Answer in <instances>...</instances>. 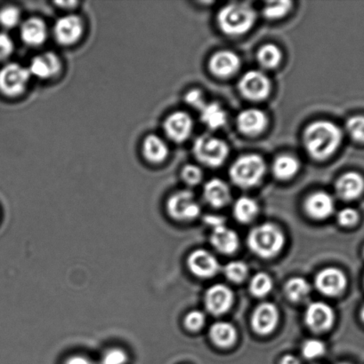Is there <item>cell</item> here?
I'll use <instances>...</instances> for the list:
<instances>
[{
  "mask_svg": "<svg viewBox=\"0 0 364 364\" xmlns=\"http://www.w3.org/2000/svg\"><path fill=\"white\" fill-rule=\"evenodd\" d=\"M343 132L338 124L328 120L309 124L303 134V144L310 158L326 161L340 147Z\"/></svg>",
  "mask_w": 364,
  "mask_h": 364,
  "instance_id": "obj_1",
  "label": "cell"
},
{
  "mask_svg": "<svg viewBox=\"0 0 364 364\" xmlns=\"http://www.w3.org/2000/svg\"><path fill=\"white\" fill-rule=\"evenodd\" d=\"M217 21L224 34L239 37L248 33L254 26L256 13L249 3H230L220 9Z\"/></svg>",
  "mask_w": 364,
  "mask_h": 364,
  "instance_id": "obj_2",
  "label": "cell"
},
{
  "mask_svg": "<svg viewBox=\"0 0 364 364\" xmlns=\"http://www.w3.org/2000/svg\"><path fill=\"white\" fill-rule=\"evenodd\" d=\"M284 245V234L276 225L264 223L249 232V247L261 258L270 259L279 255Z\"/></svg>",
  "mask_w": 364,
  "mask_h": 364,
  "instance_id": "obj_3",
  "label": "cell"
},
{
  "mask_svg": "<svg viewBox=\"0 0 364 364\" xmlns=\"http://www.w3.org/2000/svg\"><path fill=\"white\" fill-rule=\"evenodd\" d=\"M266 162L256 154L241 156L230 167L229 176L237 187L251 188L258 186L265 176Z\"/></svg>",
  "mask_w": 364,
  "mask_h": 364,
  "instance_id": "obj_4",
  "label": "cell"
},
{
  "mask_svg": "<svg viewBox=\"0 0 364 364\" xmlns=\"http://www.w3.org/2000/svg\"><path fill=\"white\" fill-rule=\"evenodd\" d=\"M226 141L209 134H203L194 141L192 152L202 165L217 168L223 165L229 155Z\"/></svg>",
  "mask_w": 364,
  "mask_h": 364,
  "instance_id": "obj_5",
  "label": "cell"
},
{
  "mask_svg": "<svg viewBox=\"0 0 364 364\" xmlns=\"http://www.w3.org/2000/svg\"><path fill=\"white\" fill-rule=\"evenodd\" d=\"M238 90L242 97L251 102H262L272 90L269 77L262 71L249 70L239 80Z\"/></svg>",
  "mask_w": 364,
  "mask_h": 364,
  "instance_id": "obj_6",
  "label": "cell"
},
{
  "mask_svg": "<svg viewBox=\"0 0 364 364\" xmlns=\"http://www.w3.org/2000/svg\"><path fill=\"white\" fill-rule=\"evenodd\" d=\"M31 76L27 68L18 63L7 64L0 70V91L9 97H16L26 89Z\"/></svg>",
  "mask_w": 364,
  "mask_h": 364,
  "instance_id": "obj_7",
  "label": "cell"
},
{
  "mask_svg": "<svg viewBox=\"0 0 364 364\" xmlns=\"http://www.w3.org/2000/svg\"><path fill=\"white\" fill-rule=\"evenodd\" d=\"M167 210L174 220L190 221L199 215L201 207L191 191H180L175 193L167 200Z\"/></svg>",
  "mask_w": 364,
  "mask_h": 364,
  "instance_id": "obj_8",
  "label": "cell"
},
{
  "mask_svg": "<svg viewBox=\"0 0 364 364\" xmlns=\"http://www.w3.org/2000/svg\"><path fill=\"white\" fill-rule=\"evenodd\" d=\"M305 322L315 333H326L335 323L334 310L326 303L313 302L306 310Z\"/></svg>",
  "mask_w": 364,
  "mask_h": 364,
  "instance_id": "obj_9",
  "label": "cell"
},
{
  "mask_svg": "<svg viewBox=\"0 0 364 364\" xmlns=\"http://www.w3.org/2000/svg\"><path fill=\"white\" fill-rule=\"evenodd\" d=\"M240 56L230 50H222L212 56L209 60V69L214 77L227 80L234 76L241 69Z\"/></svg>",
  "mask_w": 364,
  "mask_h": 364,
  "instance_id": "obj_10",
  "label": "cell"
},
{
  "mask_svg": "<svg viewBox=\"0 0 364 364\" xmlns=\"http://www.w3.org/2000/svg\"><path fill=\"white\" fill-rule=\"evenodd\" d=\"M347 285V277L336 267H328L320 271L316 277L317 290L330 297H336L343 294Z\"/></svg>",
  "mask_w": 364,
  "mask_h": 364,
  "instance_id": "obj_11",
  "label": "cell"
},
{
  "mask_svg": "<svg viewBox=\"0 0 364 364\" xmlns=\"http://www.w3.org/2000/svg\"><path fill=\"white\" fill-rule=\"evenodd\" d=\"M279 311L273 303L264 302L256 306L251 316V326L256 333H272L279 323Z\"/></svg>",
  "mask_w": 364,
  "mask_h": 364,
  "instance_id": "obj_12",
  "label": "cell"
},
{
  "mask_svg": "<svg viewBox=\"0 0 364 364\" xmlns=\"http://www.w3.org/2000/svg\"><path fill=\"white\" fill-rule=\"evenodd\" d=\"M163 127L170 140L176 144H182L191 136L194 130V122L188 113L177 112L167 117Z\"/></svg>",
  "mask_w": 364,
  "mask_h": 364,
  "instance_id": "obj_13",
  "label": "cell"
},
{
  "mask_svg": "<svg viewBox=\"0 0 364 364\" xmlns=\"http://www.w3.org/2000/svg\"><path fill=\"white\" fill-rule=\"evenodd\" d=\"M234 301V292L227 285L217 284L206 291V309L213 316H219L226 314L231 309Z\"/></svg>",
  "mask_w": 364,
  "mask_h": 364,
  "instance_id": "obj_14",
  "label": "cell"
},
{
  "mask_svg": "<svg viewBox=\"0 0 364 364\" xmlns=\"http://www.w3.org/2000/svg\"><path fill=\"white\" fill-rule=\"evenodd\" d=\"M83 21L77 16H67L56 21L53 27V35L56 41L63 46L76 43L83 33Z\"/></svg>",
  "mask_w": 364,
  "mask_h": 364,
  "instance_id": "obj_15",
  "label": "cell"
},
{
  "mask_svg": "<svg viewBox=\"0 0 364 364\" xmlns=\"http://www.w3.org/2000/svg\"><path fill=\"white\" fill-rule=\"evenodd\" d=\"M187 266L194 276L210 278L219 273L220 266L215 256L206 250L199 249L188 257Z\"/></svg>",
  "mask_w": 364,
  "mask_h": 364,
  "instance_id": "obj_16",
  "label": "cell"
},
{
  "mask_svg": "<svg viewBox=\"0 0 364 364\" xmlns=\"http://www.w3.org/2000/svg\"><path fill=\"white\" fill-rule=\"evenodd\" d=\"M239 131L246 136L256 137L265 132L269 119L258 109H248L239 114L236 120Z\"/></svg>",
  "mask_w": 364,
  "mask_h": 364,
  "instance_id": "obj_17",
  "label": "cell"
},
{
  "mask_svg": "<svg viewBox=\"0 0 364 364\" xmlns=\"http://www.w3.org/2000/svg\"><path fill=\"white\" fill-rule=\"evenodd\" d=\"M306 214L313 220H326L334 212L335 203L333 196L326 191H317L310 195L305 201Z\"/></svg>",
  "mask_w": 364,
  "mask_h": 364,
  "instance_id": "obj_18",
  "label": "cell"
},
{
  "mask_svg": "<svg viewBox=\"0 0 364 364\" xmlns=\"http://www.w3.org/2000/svg\"><path fill=\"white\" fill-rule=\"evenodd\" d=\"M337 195L345 201H353L364 192V178L356 172H348L338 178L335 185Z\"/></svg>",
  "mask_w": 364,
  "mask_h": 364,
  "instance_id": "obj_19",
  "label": "cell"
},
{
  "mask_svg": "<svg viewBox=\"0 0 364 364\" xmlns=\"http://www.w3.org/2000/svg\"><path fill=\"white\" fill-rule=\"evenodd\" d=\"M61 62L58 56L53 53H45L34 57L31 60L28 71L31 75L41 78L48 80L58 74L61 70Z\"/></svg>",
  "mask_w": 364,
  "mask_h": 364,
  "instance_id": "obj_20",
  "label": "cell"
},
{
  "mask_svg": "<svg viewBox=\"0 0 364 364\" xmlns=\"http://www.w3.org/2000/svg\"><path fill=\"white\" fill-rule=\"evenodd\" d=\"M210 242L217 251L227 255H233L240 245L236 232L227 228L226 225L213 228Z\"/></svg>",
  "mask_w": 364,
  "mask_h": 364,
  "instance_id": "obj_21",
  "label": "cell"
},
{
  "mask_svg": "<svg viewBox=\"0 0 364 364\" xmlns=\"http://www.w3.org/2000/svg\"><path fill=\"white\" fill-rule=\"evenodd\" d=\"M203 196L205 201L214 208H223L230 202L231 191L224 181L212 179L205 184L203 188Z\"/></svg>",
  "mask_w": 364,
  "mask_h": 364,
  "instance_id": "obj_22",
  "label": "cell"
},
{
  "mask_svg": "<svg viewBox=\"0 0 364 364\" xmlns=\"http://www.w3.org/2000/svg\"><path fill=\"white\" fill-rule=\"evenodd\" d=\"M21 37L25 44L38 46L46 41L48 37V28L44 21L38 18H31L25 21L21 28Z\"/></svg>",
  "mask_w": 364,
  "mask_h": 364,
  "instance_id": "obj_23",
  "label": "cell"
},
{
  "mask_svg": "<svg viewBox=\"0 0 364 364\" xmlns=\"http://www.w3.org/2000/svg\"><path fill=\"white\" fill-rule=\"evenodd\" d=\"M199 114L202 122L210 130L220 129L227 123V113L219 102H207Z\"/></svg>",
  "mask_w": 364,
  "mask_h": 364,
  "instance_id": "obj_24",
  "label": "cell"
},
{
  "mask_svg": "<svg viewBox=\"0 0 364 364\" xmlns=\"http://www.w3.org/2000/svg\"><path fill=\"white\" fill-rule=\"evenodd\" d=\"M142 154L149 162L162 163L169 156V147L162 138L151 134L145 139L142 144Z\"/></svg>",
  "mask_w": 364,
  "mask_h": 364,
  "instance_id": "obj_25",
  "label": "cell"
},
{
  "mask_svg": "<svg viewBox=\"0 0 364 364\" xmlns=\"http://www.w3.org/2000/svg\"><path fill=\"white\" fill-rule=\"evenodd\" d=\"M209 337L217 347L228 348L236 342L237 331L233 324L227 322H217L210 327Z\"/></svg>",
  "mask_w": 364,
  "mask_h": 364,
  "instance_id": "obj_26",
  "label": "cell"
},
{
  "mask_svg": "<svg viewBox=\"0 0 364 364\" xmlns=\"http://www.w3.org/2000/svg\"><path fill=\"white\" fill-rule=\"evenodd\" d=\"M301 164L293 156L281 155L273 163V173L276 179L288 181L297 176Z\"/></svg>",
  "mask_w": 364,
  "mask_h": 364,
  "instance_id": "obj_27",
  "label": "cell"
},
{
  "mask_svg": "<svg viewBox=\"0 0 364 364\" xmlns=\"http://www.w3.org/2000/svg\"><path fill=\"white\" fill-rule=\"evenodd\" d=\"M259 205L254 199L249 196H241L235 202L234 215L239 223H249L259 213Z\"/></svg>",
  "mask_w": 364,
  "mask_h": 364,
  "instance_id": "obj_28",
  "label": "cell"
},
{
  "mask_svg": "<svg viewBox=\"0 0 364 364\" xmlns=\"http://www.w3.org/2000/svg\"><path fill=\"white\" fill-rule=\"evenodd\" d=\"M256 60L265 70L276 69L283 60V53L276 45L266 44L259 48Z\"/></svg>",
  "mask_w": 364,
  "mask_h": 364,
  "instance_id": "obj_29",
  "label": "cell"
},
{
  "mask_svg": "<svg viewBox=\"0 0 364 364\" xmlns=\"http://www.w3.org/2000/svg\"><path fill=\"white\" fill-rule=\"evenodd\" d=\"M311 291V287L303 277H293L285 284V294L290 301L299 302L305 299Z\"/></svg>",
  "mask_w": 364,
  "mask_h": 364,
  "instance_id": "obj_30",
  "label": "cell"
},
{
  "mask_svg": "<svg viewBox=\"0 0 364 364\" xmlns=\"http://www.w3.org/2000/svg\"><path fill=\"white\" fill-rule=\"evenodd\" d=\"M273 289V280L269 274L263 272L258 273L253 277L249 291L255 297L263 298L270 294Z\"/></svg>",
  "mask_w": 364,
  "mask_h": 364,
  "instance_id": "obj_31",
  "label": "cell"
},
{
  "mask_svg": "<svg viewBox=\"0 0 364 364\" xmlns=\"http://www.w3.org/2000/svg\"><path fill=\"white\" fill-rule=\"evenodd\" d=\"M291 1H270L263 9L264 16L266 19L276 21L283 19L291 10Z\"/></svg>",
  "mask_w": 364,
  "mask_h": 364,
  "instance_id": "obj_32",
  "label": "cell"
},
{
  "mask_svg": "<svg viewBox=\"0 0 364 364\" xmlns=\"http://www.w3.org/2000/svg\"><path fill=\"white\" fill-rule=\"evenodd\" d=\"M228 280L234 283H241L249 274V267L244 262H231L224 269Z\"/></svg>",
  "mask_w": 364,
  "mask_h": 364,
  "instance_id": "obj_33",
  "label": "cell"
},
{
  "mask_svg": "<svg viewBox=\"0 0 364 364\" xmlns=\"http://www.w3.org/2000/svg\"><path fill=\"white\" fill-rule=\"evenodd\" d=\"M349 136L358 144H364V116H353L345 124Z\"/></svg>",
  "mask_w": 364,
  "mask_h": 364,
  "instance_id": "obj_34",
  "label": "cell"
},
{
  "mask_svg": "<svg viewBox=\"0 0 364 364\" xmlns=\"http://www.w3.org/2000/svg\"><path fill=\"white\" fill-rule=\"evenodd\" d=\"M21 13L16 6H6L0 10V24L4 28H12L20 23Z\"/></svg>",
  "mask_w": 364,
  "mask_h": 364,
  "instance_id": "obj_35",
  "label": "cell"
},
{
  "mask_svg": "<svg viewBox=\"0 0 364 364\" xmlns=\"http://www.w3.org/2000/svg\"><path fill=\"white\" fill-rule=\"evenodd\" d=\"M326 351V346L322 341L312 340L306 341L303 345L302 353L306 359H316L322 356Z\"/></svg>",
  "mask_w": 364,
  "mask_h": 364,
  "instance_id": "obj_36",
  "label": "cell"
},
{
  "mask_svg": "<svg viewBox=\"0 0 364 364\" xmlns=\"http://www.w3.org/2000/svg\"><path fill=\"white\" fill-rule=\"evenodd\" d=\"M182 179L189 186H196L202 181L203 173L199 166L194 165L185 166L182 170Z\"/></svg>",
  "mask_w": 364,
  "mask_h": 364,
  "instance_id": "obj_37",
  "label": "cell"
},
{
  "mask_svg": "<svg viewBox=\"0 0 364 364\" xmlns=\"http://www.w3.org/2000/svg\"><path fill=\"white\" fill-rule=\"evenodd\" d=\"M206 322V316L204 313L194 310L187 314L184 318V326L187 330L191 331H197L204 326Z\"/></svg>",
  "mask_w": 364,
  "mask_h": 364,
  "instance_id": "obj_38",
  "label": "cell"
},
{
  "mask_svg": "<svg viewBox=\"0 0 364 364\" xmlns=\"http://www.w3.org/2000/svg\"><path fill=\"white\" fill-rule=\"evenodd\" d=\"M127 353L121 348H110L103 354L101 364H127Z\"/></svg>",
  "mask_w": 364,
  "mask_h": 364,
  "instance_id": "obj_39",
  "label": "cell"
},
{
  "mask_svg": "<svg viewBox=\"0 0 364 364\" xmlns=\"http://www.w3.org/2000/svg\"><path fill=\"white\" fill-rule=\"evenodd\" d=\"M338 221L342 227H354L358 223L359 213L358 210L353 208L342 209L340 212L338 213Z\"/></svg>",
  "mask_w": 364,
  "mask_h": 364,
  "instance_id": "obj_40",
  "label": "cell"
},
{
  "mask_svg": "<svg viewBox=\"0 0 364 364\" xmlns=\"http://www.w3.org/2000/svg\"><path fill=\"white\" fill-rule=\"evenodd\" d=\"M184 102L192 108L201 110L206 105L204 95L199 89H192L184 96Z\"/></svg>",
  "mask_w": 364,
  "mask_h": 364,
  "instance_id": "obj_41",
  "label": "cell"
},
{
  "mask_svg": "<svg viewBox=\"0 0 364 364\" xmlns=\"http://www.w3.org/2000/svg\"><path fill=\"white\" fill-rule=\"evenodd\" d=\"M14 51V44L12 39L9 35L0 33V60L9 58Z\"/></svg>",
  "mask_w": 364,
  "mask_h": 364,
  "instance_id": "obj_42",
  "label": "cell"
},
{
  "mask_svg": "<svg viewBox=\"0 0 364 364\" xmlns=\"http://www.w3.org/2000/svg\"><path fill=\"white\" fill-rule=\"evenodd\" d=\"M64 364H98L85 355H73L67 358Z\"/></svg>",
  "mask_w": 364,
  "mask_h": 364,
  "instance_id": "obj_43",
  "label": "cell"
},
{
  "mask_svg": "<svg viewBox=\"0 0 364 364\" xmlns=\"http://www.w3.org/2000/svg\"><path fill=\"white\" fill-rule=\"evenodd\" d=\"M203 220H204L206 224H208L209 226H212L213 228L224 226V219L223 217L207 215Z\"/></svg>",
  "mask_w": 364,
  "mask_h": 364,
  "instance_id": "obj_44",
  "label": "cell"
},
{
  "mask_svg": "<svg viewBox=\"0 0 364 364\" xmlns=\"http://www.w3.org/2000/svg\"><path fill=\"white\" fill-rule=\"evenodd\" d=\"M280 364H301V362L295 355H286L281 358Z\"/></svg>",
  "mask_w": 364,
  "mask_h": 364,
  "instance_id": "obj_45",
  "label": "cell"
},
{
  "mask_svg": "<svg viewBox=\"0 0 364 364\" xmlns=\"http://www.w3.org/2000/svg\"><path fill=\"white\" fill-rule=\"evenodd\" d=\"M56 4H57V5L63 6L64 7H67L68 5H69L70 6L76 5L77 2H58Z\"/></svg>",
  "mask_w": 364,
  "mask_h": 364,
  "instance_id": "obj_46",
  "label": "cell"
},
{
  "mask_svg": "<svg viewBox=\"0 0 364 364\" xmlns=\"http://www.w3.org/2000/svg\"><path fill=\"white\" fill-rule=\"evenodd\" d=\"M360 316H361V319L363 321V323H364V305L363 306V308L361 309V313H360Z\"/></svg>",
  "mask_w": 364,
  "mask_h": 364,
  "instance_id": "obj_47",
  "label": "cell"
},
{
  "mask_svg": "<svg viewBox=\"0 0 364 364\" xmlns=\"http://www.w3.org/2000/svg\"><path fill=\"white\" fill-rule=\"evenodd\" d=\"M340 364H349V363H340Z\"/></svg>",
  "mask_w": 364,
  "mask_h": 364,
  "instance_id": "obj_48",
  "label": "cell"
},
{
  "mask_svg": "<svg viewBox=\"0 0 364 364\" xmlns=\"http://www.w3.org/2000/svg\"><path fill=\"white\" fill-rule=\"evenodd\" d=\"M363 256H364V249H363Z\"/></svg>",
  "mask_w": 364,
  "mask_h": 364,
  "instance_id": "obj_49",
  "label": "cell"
}]
</instances>
